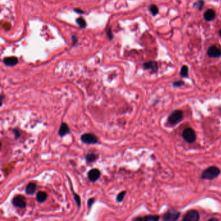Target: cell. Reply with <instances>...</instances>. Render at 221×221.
Instances as JSON below:
<instances>
[{
    "label": "cell",
    "mask_w": 221,
    "mask_h": 221,
    "mask_svg": "<svg viewBox=\"0 0 221 221\" xmlns=\"http://www.w3.org/2000/svg\"><path fill=\"white\" fill-rule=\"evenodd\" d=\"M145 70H150L153 71V73H156L158 71V64L155 61H150L145 63L143 64Z\"/></svg>",
    "instance_id": "cell-11"
},
{
    "label": "cell",
    "mask_w": 221,
    "mask_h": 221,
    "mask_svg": "<svg viewBox=\"0 0 221 221\" xmlns=\"http://www.w3.org/2000/svg\"><path fill=\"white\" fill-rule=\"evenodd\" d=\"M74 11H75L76 12H78V13H81V14L84 13L83 11H81V10H79V9H74Z\"/></svg>",
    "instance_id": "cell-28"
},
{
    "label": "cell",
    "mask_w": 221,
    "mask_h": 221,
    "mask_svg": "<svg viewBox=\"0 0 221 221\" xmlns=\"http://www.w3.org/2000/svg\"><path fill=\"white\" fill-rule=\"evenodd\" d=\"M3 63L7 66H14L18 63V59L15 57H7L3 59Z\"/></svg>",
    "instance_id": "cell-12"
},
{
    "label": "cell",
    "mask_w": 221,
    "mask_h": 221,
    "mask_svg": "<svg viewBox=\"0 0 221 221\" xmlns=\"http://www.w3.org/2000/svg\"><path fill=\"white\" fill-rule=\"evenodd\" d=\"M70 132V129L66 123H62L60 126V129L58 130V135L63 137L66 135V134Z\"/></svg>",
    "instance_id": "cell-13"
},
{
    "label": "cell",
    "mask_w": 221,
    "mask_h": 221,
    "mask_svg": "<svg viewBox=\"0 0 221 221\" xmlns=\"http://www.w3.org/2000/svg\"><path fill=\"white\" fill-rule=\"evenodd\" d=\"M220 174V169L216 166H211L206 168L202 172L201 178L208 180H213L217 178Z\"/></svg>",
    "instance_id": "cell-1"
},
{
    "label": "cell",
    "mask_w": 221,
    "mask_h": 221,
    "mask_svg": "<svg viewBox=\"0 0 221 221\" xmlns=\"http://www.w3.org/2000/svg\"><path fill=\"white\" fill-rule=\"evenodd\" d=\"M13 132L14 134H15V135L16 136V139H18V138L20 136V131L17 129H15L13 130Z\"/></svg>",
    "instance_id": "cell-26"
},
{
    "label": "cell",
    "mask_w": 221,
    "mask_h": 221,
    "mask_svg": "<svg viewBox=\"0 0 221 221\" xmlns=\"http://www.w3.org/2000/svg\"><path fill=\"white\" fill-rule=\"evenodd\" d=\"M181 213L177 212L174 209H170L165 213L163 216V220L165 221H174L177 220Z\"/></svg>",
    "instance_id": "cell-4"
},
{
    "label": "cell",
    "mask_w": 221,
    "mask_h": 221,
    "mask_svg": "<svg viewBox=\"0 0 221 221\" xmlns=\"http://www.w3.org/2000/svg\"><path fill=\"white\" fill-rule=\"evenodd\" d=\"M216 13L213 9H208L204 13V18L207 22H211L215 18Z\"/></svg>",
    "instance_id": "cell-10"
},
{
    "label": "cell",
    "mask_w": 221,
    "mask_h": 221,
    "mask_svg": "<svg viewBox=\"0 0 221 221\" xmlns=\"http://www.w3.org/2000/svg\"><path fill=\"white\" fill-rule=\"evenodd\" d=\"M204 5V1L203 0H197V1H196L194 3V7L197 9L198 11H201Z\"/></svg>",
    "instance_id": "cell-19"
},
{
    "label": "cell",
    "mask_w": 221,
    "mask_h": 221,
    "mask_svg": "<svg viewBox=\"0 0 221 221\" xmlns=\"http://www.w3.org/2000/svg\"><path fill=\"white\" fill-rule=\"evenodd\" d=\"M200 219V215L197 211L191 209L185 214L182 219L183 221H198Z\"/></svg>",
    "instance_id": "cell-5"
},
{
    "label": "cell",
    "mask_w": 221,
    "mask_h": 221,
    "mask_svg": "<svg viewBox=\"0 0 221 221\" xmlns=\"http://www.w3.org/2000/svg\"><path fill=\"white\" fill-rule=\"evenodd\" d=\"M36 190V185L34 183H29L25 188V192L27 195H33Z\"/></svg>",
    "instance_id": "cell-15"
},
{
    "label": "cell",
    "mask_w": 221,
    "mask_h": 221,
    "mask_svg": "<svg viewBox=\"0 0 221 221\" xmlns=\"http://www.w3.org/2000/svg\"><path fill=\"white\" fill-rule=\"evenodd\" d=\"M188 67L187 65H183L180 70V75L182 77L186 78L188 77Z\"/></svg>",
    "instance_id": "cell-18"
},
{
    "label": "cell",
    "mask_w": 221,
    "mask_h": 221,
    "mask_svg": "<svg viewBox=\"0 0 221 221\" xmlns=\"http://www.w3.org/2000/svg\"><path fill=\"white\" fill-rule=\"evenodd\" d=\"M207 54L211 58H219L221 56V49L217 46H212L209 47Z\"/></svg>",
    "instance_id": "cell-8"
},
{
    "label": "cell",
    "mask_w": 221,
    "mask_h": 221,
    "mask_svg": "<svg viewBox=\"0 0 221 221\" xmlns=\"http://www.w3.org/2000/svg\"><path fill=\"white\" fill-rule=\"evenodd\" d=\"M77 23L78 25L80 26L81 28H84V27L86 26V23L85 20L83 19L82 18H79L77 20Z\"/></svg>",
    "instance_id": "cell-21"
},
{
    "label": "cell",
    "mask_w": 221,
    "mask_h": 221,
    "mask_svg": "<svg viewBox=\"0 0 221 221\" xmlns=\"http://www.w3.org/2000/svg\"><path fill=\"white\" fill-rule=\"evenodd\" d=\"M106 34H107V36H108V38L110 39V40H112V38H113V34L112 33V30H111V28L110 27H108L106 29Z\"/></svg>",
    "instance_id": "cell-24"
},
{
    "label": "cell",
    "mask_w": 221,
    "mask_h": 221,
    "mask_svg": "<svg viewBox=\"0 0 221 221\" xmlns=\"http://www.w3.org/2000/svg\"><path fill=\"white\" fill-rule=\"evenodd\" d=\"M209 221H217L218 220V219H215V218H213V219H210L208 220Z\"/></svg>",
    "instance_id": "cell-29"
},
{
    "label": "cell",
    "mask_w": 221,
    "mask_h": 221,
    "mask_svg": "<svg viewBox=\"0 0 221 221\" xmlns=\"http://www.w3.org/2000/svg\"><path fill=\"white\" fill-rule=\"evenodd\" d=\"M74 199L75 200L76 203H77V204L79 207H80L81 206V198H80V196H79L78 195L75 194V193H74Z\"/></svg>",
    "instance_id": "cell-25"
},
{
    "label": "cell",
    "mask_w": 221,
    "mask_h": 221,
    "mask_svg": "<svg viewBox=\"0 0 221 221\" xmlns=\"http://www.w3.org/2000/svg\"><path fill=\"white\" fill-rule=\"evenodd\" d=\"M184 84H185V82L182 81H177L172 83V86H173V87H175V88L181 87V86H184Z\"/></svg>",
    "instance_id": "cell-23"
},
{
    "label": "cell",
    "mask_w": 221,
    "mask_h": 221,
    "mask_svg": "<svg viewBox=\"0 0 221 221\" xmlns=\"http://www.w3.org/2000/svg\"><path fill=\"white\" fill-rule=\"evenodd\" d=\"M125 194H126V191H125L119 193L117 196V198H116L117 201L118 202H121L123 200L124 197H125Z\"/></svg>",
    "instance_id": "cell-22"
},
{
    "label": "cell",
    "mask_w": 221,
    "mask_h": 221,
    "mask_svg": "<svg viewBox=\"0 0 221 221\" xmlns=\"http://www.w3.org/2000/svg\"><path fill=\"white\" fill-rule=\"evenodd\" d=\"M160 218V217L159 215H147L143 218H136L134 220L139 221H158Z\"/></svg>",
    "instance_id": "cell-14"
},
{
    "label": "cell",
    "mask_w": 221,
    "mask_h": 221,
    "mask_svg": "<svg viewBox=\"0 0 221 221\" xmlns=\"http://www.w3.org/2000/svg\"><path fill=\"white\" fill-rule=\"evenodd\" d=\"M47 197V194L44 191H39L36 194V200L40 203L44 202L46 200Z\"/></svg>",
    "instance_id": "cell-16"
},
{
    "label": "cell",
    "mask_w": 221,
    "mask_h": 221,
    "mask_svg": "<svg viewBox=\"0 0 221 221\" xmlns=\"http://www.w3.org/2000/svg\"><path fill=\"white\" fill-rule=\"evenodd\" d=\"M183 118H184V114L182 110H176L168 117L167 122L171 125H176L180 123Z\"/></svg>",
    "instance_id": "cell-2"
},
{
    "label": "cell",
    "mask_w": 221,
    "mask_h": 221,
    "mask_svg": "<svg viewBox=\"0 0 221 221\" xmlns=\"http://www.w3.org/2000/svg\"><path fill=\"white\" fill-rule=\"evenodd\" d=\"M81 141L86 144H95L98 142V139L94 134L86 133L81 136Z\"/></svg>",
    "instance_id": "cell-6"
},
{
    "label": "cell",
    "mask_w": 221,
    "mask_h": 221,
    "mask_svg": "<svg viewBox=\"0 0 221 221\" xmlns=\"http://www.w3.org/2000/svg\"><path fill=\"white\" fill-rule=\"evenodd\" d=\"M182 137L188 143H193L196 141V133L192 128L188 127L183 130Z\"/></svg>",
    "instance_id": "cell-3"
},
{
    "label": "cell",
    "mask_w": 221,
    "mask_h": 221,
    "mask_svg": "<svg viewBox=\"0 0 221 221\" xmlns=\"http://www.w3.org/2000/svg\"><path fill=\"white\" fill-rule=\"evenodd\" d=\"M219 34H220V36H221V29L220 30V31H219Z\"/></svg>",
    "instance_id": "cell-30"
},
{
    "label": "cell",
    "mask_w": 221,
    "mask_h": 221,
    "mask_svg": "<svg viewBox=\"0 0 221 221\" xmlns=\"http://www.w3.org/2000/svg\"><path fill=\"white\" fill-rule=\"evenodd\" d=\"M97 156L94 153H89L86 156V160L88 163H92L96 160Z\"/></svg>",
    "instance_id": "cell-17"
},
{
    "label": "cell",
    "mask_w": 221,
    "mask_h": 221,
    "mask_svg": "<svg viewBox=\"0 0 221 221\" xmlns=\"http://www.w3.org/2000/svg\"><path fill=\"white\" fill-rule=\"evenodd\" d=\"M149 11L152 13V15L153 16H156L158 14V9L156 7V5H151L149 7Z\"/></svg>",
    "instance_id": "cell-20"
},
{
    "label": "cell",
    "mask_w": 221,
    "mask_h": 221,
    "mask_svg": "<svg viewBox=\"0 0 221 221\" xmlns=\"http://www.w3.org/2000/svg\"><path fill=\"white\" fill-rule=\"evenodd\" d=\"M101 176V172L97 169H92L88 172V178L92 182H95Z\"/></svg>",
    "instance_id": "cell-9"
},
{
    "label": "cell",
    "mask_w": 221,
    "mask_h": 221,
    "mask_svg": "<svg viewBox=\"0 0 221 221\" xmlns=\"http://www.w3.org/2000/svg\"><path fill=\"white\" fill-rule=\"evenodd\" d=\"M95 200L94 198H90L89 200H88V207L89 208H90L93 204L94 203Z\"/></svg>",
    "instance_id": "cell-27"
},
{
    "label": "cell",
    "mask_w": 221,
    "mask_h": 221,
    "mask_svg": "<svg viewBox=\"0 0 221 221\" xmlns=\"http://www.w3.org/2000/svg\"><path fill=\"white\" fill-rule=\"evenodd\" d=\"M12 204L16 208H25L26 207L25 199L23 196L18 195L15 196L12 200Z\"/></svg>",
    "instance_id": "cell-7"
}]
</instances>
